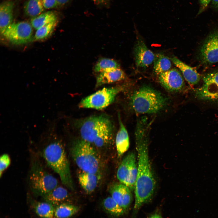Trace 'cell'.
<instances>
[{"label":"cell","mask_w":218,"mask_h":218,"mask_svg":"<svg viewBox=\"0 0 218 218\" xmlns=\"http://www.w3.org/2000/svg\"><path fill=\"white\" fill-rule=\"evenodd\" d=\"M150 124L144 120L137 121L135 132L137 154V171L134 188V209L138 210L152 196L155 181L151 169L148 150Z\"/></svg>","instance_id":"6da1fadb"},{"label":"cell","mask_w":218,"mask_h":218,"mask_svg":"<svg viewBox=\"0 0 218 218\" xmlns=\"http://www.w3.org/2000/svg\"><path fill=\"white\" fill-rule=\"evenodd\" d=\"M78 126L81 139L97 147L106 145L112 138L114 124L104 114L86 118L81 121Z\"/></svg>","instance_id":"7a4b0ae2"},{"label":"cell","mask_w":218,"mask_h":218,"mask_svg":"<svg viewBox=\"0 0 218 218\" xmlns=\"http://www.w3.org/2000/svg\"><path fill=\"white\" fill-rule=\"evenodd\" d=\"M42 155L48 166L59 175L62 183L73 190L74 185L69 162L61 142L55 140L50 143L43 150Z\"/></svg>","instance_id":"3957f363"},{"label":"cell","mask_w":218,"mask_h":218,"mask_svg":"<svg viewBox=\"0 0 218 218\" xmlns=\"http://www.w3.org/2000/svg\"><path fill=\"white\" fill-rule=\"evenodd\" d=\"M131 104L136 112L141 114L156 113L166 105L167 99L156 90L148 86L135 91L131 97Z\"/></svg>","instance_id":"277c9868"},{"label":"cell","mask_w":218,"mask_h":218,"mask_svg":"<svg viewBox=\"0 0 218 218\" xmlns=\"http://www.w3.org/2000/svg\"><path fill=\"white\" fill-rule=\"evenodd\" d=\"M71 154L74 160L82 172L98 173L99 160L91 144L81 139L73 143Z\"/></svg>","instance_id":"5b68a950"},{"label":"cell","mask_w":218,"mask_h":218,"mask_svg":"<svg viewBox=\"0 0 218 218\" xmlns=\"http://www.w3.org/2000/svg\"><path fill=\"white\" fill-rule=\"evenodd\" d=\"M29 183L33 193L42 197L58 186V181L38 163L34 164L29 176Z\"/></svg>","instance_id":"8992f818"},{"label":"cell","mask_w":218,"mask_h":218,"mask_svg":"<svg viewBox=\"0 0 218 218\" xmlns=\"http://www.w3.org/2000/svg\"><path fill=\"white\" fill-rule=\"evenodd\" d=\"M125 87L123 85L104 88L82 99L79 106L82 108L103 109L114 101L116 96Z\"/></svg>","instance_id":"52a82bcc"},{"label":"cell","mask_w":218,"mask_h":218,"mask_svg":"<svg viewBox=\"0 0 218 218\" xmlns=\"http://www.w3.org/2000/svg\"><path fill=\"white\" fill-rule=\"evenodd\" d=\"M135 154H128L122 160L118 168L117 176L120 183L134 189L136 180L137 165Z\"/></svg>","instance_id":"ba28073f"},{"label":"cell","mask_w":218,"mask_h":218,"mask_svg":"<svg viewBox=\"0 0 218 218\" xmlns=\"http://www.w3.org/2000/svg\"><path fill=\"white\" fill-rule=\"evenodd\" d=\"M31 24L25 21L12 22L7 28L2 35L15 45L26 44L33 39L32 27Z\"/></svg>","instance_id":"9c48e42d"},{"label":"cell","mask_w":218,"mask_h":218,"mask_svg":"<svg viewBox=\"0 0 218 218\" xmlns=\"http://www.w3.org/2000/svg\"><path fill=\"white\" fill-rule=\"evenodd\" d=\"M203 81L202 85L195 90V97L201 100L218 102V70L206 74Z\"/></svg>","instance_id":"30bf717a"},{"label":"cell","mask_w":218,"mask_h":218,"mask_svg":"<svg viewBox=\"0 0 218 218\" xmlns=\"http://www.w3.org/2000/svg\"><path fill=\"white\" fill-rule=\"evenodd\" d=\"M199 58L203 64L218 62V30L211 33L204 41L200 50Z\"/></svg>","instance_id":"8fae6325"},{"label":"cell","mask_w":218,"mask_h":218,"mask_svg":"<svg viewBox=\"0 0 218 218\" xmlns=\"http://www.w3.org/2000/svg\"><path fill=\"white\" fill-rule=\"evenodd\" d=\"M159 82L167 90L177 92L182 90L184 85L183 77L176 68L170 69L158 75Z\"/></svg>","instance_id":"7c38bea8"},{"label":"cell","mask_w":218,"mask_h":218,"mask_svg":"<svg viewBox=\"0 0 218 218\" xmlns=\"http://www.w3.org/2000/svg\"><path fill=\"white\" fill-rule=\"evenodd\" d=\"M131 190L128 187L121 183L113 184L109 189L111 197L124 211L130 206L132 200Z\"/></svg>","instance_id":"4fadbf2b"},{"label":"cell","mask_w":218,"mask_h":218,"mask_svg":"<svg viewBox=\"0 0 218 218\" xmlns=\"http://www.w3.org/2000/svg\"><path fill=\"white\" fill-rule=\"evenodd\" d=\"M134 53L136 64L138 68H146L154 61L155 54L141 39L136 44Z\"/></svg>","instance_id":"5bb4252c"},{"label":"cell","mask_w":218,"mask_h":218,"mask_svg":"<svg viewBox=\"0 0 218 218\" xmlns=\"http://www.w3.org/2000/svg\"><path fill=\"white\" fill-rule=\"evenodd\" d=\"M14 8V2L11 0L5 1L0 4V31L2 34L12 23Z\"/></svg>","instance_id":"9a60e30c"},{"label":"cell","mask_w":218,"mask_h":218,"mask_svg":"<svg viewBox=\"0 0 218 218\" xmlns=\"http://www.w3.org/2000/svg\"><path fill=\"white\" fill-rule=\"evenodd\" d=\"M126 78L125 73L120 68L104 71L99 73L97 76L96 86L120 81Z\"/></svg>","instance_id":"2e32d148"},{"label":"cell","mask_w":218,"mask_h":218,"mask_svg":"<svg viewBox=\"0 0 218 218\" xmlns=\"http://www.w3.org/2000/svg\"><path fill=\"white\" fill-rule=\"evenodd\" d=\"M118 119L119 127L116 136L115 143L118 155L120 157L128 150L130 142L127 131L121 121L119 113Z\"/></svg>","instance_id":"e0dca14e"},{"label":"cell","mask_w":218,"mask_h":218,"mask_svg":"<svg viewBox=\"0 0 218 218\" xmlns=\"http://www.w3.org/2000/svg\"><path fill=\"white\" fill-rule=\"evenodd\" d=\"M170 59L174 65L182 72L184 78L188 83L193 85L198 83L200 77L196 70L175 56L173 57Z\"/></svg>","instance_id":"ac0fdd59"},{"label":"cell","mask_w":218,"mask_h":218,"mask_svg":"<svg viewBox=\"0 0 218 218\" xmlns=\"http://www.w3.org/2000/svg\"><path fill=\"white\" fill-rule=\"evenodd\" d=\"M67 190L58 186L42 197L44 201L50 203L54 207L63 203L68 197Z\"/></svg>","instance_id":"d6986e66"},{"label":"cell","mask_w":218,"mask_h":218,"mask_svg":"<svg viewBox=\"0 0 218 218\" xmlns=\"http://www.w3.org/2000/svg\"><path fill=\"white\" fill-rule=\"evenodd\" d=\"M99 173H92L82 172L78 175L80 184L87 193H92L98 184L100 178Z\"/></svg>","instance_id":"ffe728a7"},{"label":"cell","mask_w":218,"mask_h":218,"mask_svg":"<svg viewBox=\"0 0 218 218\" xmlns=\"http://www.w3.org/2000/svg\"><path fill=\"white\" fill-rule=\"evenodd\" d=\"M31 206L36 214L41 218H54V206L45 201H32Z\"/></svg>","instance_id":"44dd1931"},{"label":"cell","mask_w":218,"mask_h":218,"mask_svg":"<svg viewBox=\"0 0 218 218\" xmlns=\"http://www.w3.org/2000/svg\"><path fill=\"white\" fill-rule=\"evenodd\" d=\"M79 210L77 206L63 203L54 207V218H69L76 214Z\"/></svg>","instance_id":"7402d4cb"},{"label":"cell","mask_w":218,"mask_h":218,"mask_svg":"<svg viewBox=\"0 0 218 218\" xmlns=\"http://www.w3.org/2000/svg\"><path fill=\"white\" fill-rule=\"evenodd\" d=\"M57 20L55 13L53 11H48L32 18L31 24L32 27L37 30L45 25Z\"/></svg>","instance_id":"603a6c76"},{"label":"cell","mask_w":218,"mask_h":218,"mask_svg":"<svg viewBox=\"0 0 218 218\" xmlns=\"http://www.w3.org/2000/svg\"><path fill=\"white\" fill-rule=\"evenodd\" d=\"M44 9L41 0H28L24 6L25 15L32 18L42 13Z\"/></svg>","instance_id":"cb8c5ba5"},{"label":"cell","mask_w":218,"mask_h":218,"mask_svg":"<svg viewBox=\"0 0 218 218\" xmlns=\"http://www.w3.org/2000/svg\"><path fill=\"white\" fill-rule=\"evenodd\" d=\"M154 62V71L157 75L169 70L171 67L169 58L162 54H158L155 55Z\"/></svg>","instance_id":"d4e9b609"},{"label":"cell","mask_w":218,"mask_h":218,"mask_svg":"<svg viewBox=\"0 0 218 218\" xmlns=\"http://www.w3.org/2000/svg\"><path fill=\"white\" fill-rule=\"evenodd\" d=\"M120 65L116 61L107 58L100 59L95 64L94 67L95 72L100 73L119 68Z\"/></svg>","instance_id":"484cf974"},{"label":"cell","mask_w":218,"mask_h":218,"mask_svg":"<svg viewBox=\"0 0 218 218\" xmlns=\"http://www.w3.org/2000/svg\"><path fill=\"white\" fill-rule=\"evenodd\" d=\"M104 209L111 215L118 216L122 215L124 212L121 206L111 197L105 198L102 203Z\"/></svg>","instance_id":"4316f807"},{"label":"cell","mask_w":218,"mask_h":218,"mask_svg":"<svg viewBox=\"0 0 218 218\" xmlns=\"http://www.w3.org/2000/svg\"><path fill=\"white\" fill-rule=\"evenodd\" d=\"M57 23V20L45 25L37 30L33 38L34 40L40 41L48 38L53 33Z\"/></svg>","instance_id":"83f0119b"},{"label":"cell","mask_w":218,"mask_h":218,"mask_svg":"<svg viewBox=\"0 0 218 218\" xmlns=\"http://www.w3.org/2000/svg\"><path fill=\"white\" fill-rule=\"evenodd\" d=\"M11 160L9 155L5 154L1 156L0 158V176L1 177L4 171L9 167Z\"/></svg>","instance_id":"f1b7e54d"},{"label":"cell","mask_w":218,"mask_h":218,"mask_svg":"<svg viewBox=\"0 0 218 218\" xmlns=\"http://www.w3.org/2000/svg\"><path fill=\"white\" fill-rule=\"evenodd\" d=\"M45 8L51 9L59 6L57 0H41Z\"/></svg>","instance_id":"f546056e"},{"label":"cell","mask_w":218,"mask_h":218,"mask_svg":"<svg viewBox=\"0 0 218 218\" xmlns=\"http://www.w3.org/2000/svg\"><path fill=\"white\" fill-rule=\"evenodd\" d=\"M211 0H199L200 7L197 15L203 12L207 8Z\"/></svg>","instance_id":"4dcf8cb0"},{"label":"cell","mask_w":218,"mask_h":218,"mask_svg":"<svg viewBox=\"0 0 218 218\" xmlns=\"http://www.w3.org/2000/svg\"><path fill=\"white\" fill-rule=\"evenodd\" d=\"M212 7L216 9H218V0H211Z\"/></svg>","instance_id":"1f68e13d"},{"label":"cell","mask_w":218,"mask_h":218,"mask_svg":"<svg viewBox=\"0 0 218 218\" xmlns=\"http://www.w3.org/2000/svg\"><path fill=\"white\" fill-rule=\"evenodd\" d=\"M59 5H63L67 3L69 0H57Z\"/></svg>","instance_id":"d6a6232c"},{"label":"cell","mask_w":218,"mask_h":218,"mask_svg":"<svg viewBox=\"0 0 218 218\" xmlns=\"http://www.w3.org/2000/svg\"><path fill=\"white\" fill-rule=\"evenodd\" d=\"M149 218H162L158 214H154L151 216Z\"/></svg>","instance_id":"836d02e7"},{"label":"cell","mask_w":218,"mask_h":218,"mask_svg":"<svg viewBox=\"0 0 218 218\" xmlns=\"http://www.w3.org/2000/svg\"><path fill=\"white\" fill-rule=\"evenodd\" d=\"M94 0V1L95 2H101L103 1H104V0Z\"/></svg>","instance_id":"e575fe53"}]
</instances>
